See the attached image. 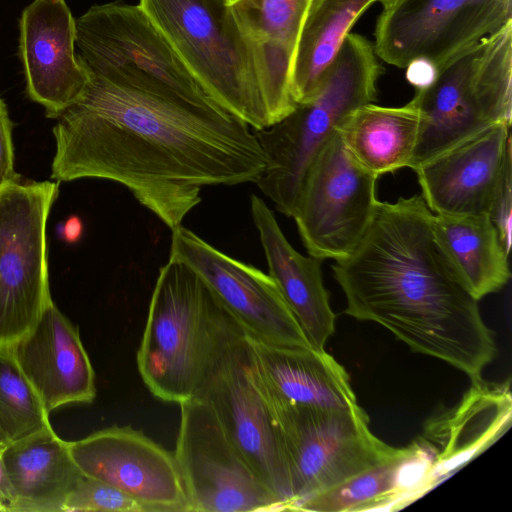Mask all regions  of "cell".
<instances>
[{
  "label": "cell",
  "instance_id": "6da1fadb",
  "mask_svg": "<svg viewBox=\"0 0 512 512\" xmlns=\"http://www.w3.org/2000/svg\"><path fill=\"white\" fill-rule=\"evenodd\" d=\"M87 73L82 95L54 117L52 179L120 183L173 230L203 186L255 182L263 172L255 133L229 112Z\"/></svg>",
  "mask_w": 512,
  "mask_h": 512
},
{
  "label": "cell",
  "instance_id": "7a4b0ae2",
  "mask_svg": "<svg viewBox=\"0 0 512 512\" xmlns=\"http://www.w3.org/2000/svg\"><path fill=\"white\" fill-rule=\"evenodd\" d=\"M421 195L378 201L362 238L332 264L345 314L375 322L413 351L481 379L497 348Z\"/></svg>",
  "mask_w": 512,
  "mask_h": 512
},
{
  "label": "cell",
  "instance_id": "3957f363",
  "mask_svg": "<svg viewBox=\"0 0 512 512\" xmlns=\"http://www.w3.org/2000/svg\"><path fill=\"white\" fill-rule=\"evenodd\" d=\"M244 332L192 269L169 259L159 270L137 352L141 378L162 401L190 400Z\"/></svg>",
  "mask_w": 512,
  "mask_h": 512
},
{
  "label": "cell",
  "instance_id": "277c9868",
  "mask_svg": "<svg viewBox=\"0 0 512 512\" xmlns=\"http://www.w3.org/2000/svg\"><path fill=\"white\" fill-rule=\"evenodd\" d=\"M382 74L373 44L349 33L315 94L256 131L266 165L255 182L279 212L292 217L310 164L352 111L376 99Z\"/></svg>",
  "mask_w": 512,
  "mask_h": 512
},
{
  "label": "cell",
  "instance_id": "5b68a950",
  "mask_svg": "<svg viewBox=\"0 0 512 512\" xmlns=\"http://www.w3.org/2000/svg\"><path fill=\"white\" fill-rule=\"evenodd\" d=\"M211 98L256 131L271 125L260 59L228 0H139Z\"/></svg>",
  "mask_w": 512,
  "mask_h": 512
},
{
  "label": "cell",
  "instance_id": "8992f818",
  "mask_svg": "<svg viewBox=\"0 0 512 512\" xmlns=\"http://www.w3.org/2000/svg\"><path fill=\"white\" fill-rule=\"evenodd\" d=\"M420 128L409 168L506 122L512 115V23L441 68L411 99Z\"/></svg>",
  "mask_w": 512,
  "mask_h": 512
},
{
  "label": "cell",
  "instance_id": "52a82bcc",
  "mask_svg": "<svg viewBox=\"0 0 512 512\" xmlns=\"http://www.w3.org/2000/svg\"><path fill=\"white\" fill-rule=\"evenodd\" d=\"M75 26L77 55L89 72L115 83L224 110L139 4L115 1L93 5L75 19Z\"/></svg>",
  "mask_w": 512,
  "mask_h": 512
},
{
  "label": "cell",
  "instance_id": "ba28073f",
  "mask_svg": "<svg viewBox=\"0 0 512 512\" xmlns=\"http://www.w3.org/2000/svg\"><path fill=\"white\" fill-rule=\"evenodd\" d=\"M271 408L280 427L291 478L293 501L288 511L389 459L399 449L371 432L369 417L358 404L340 409Z\"/></svg>",
  "mask_w": 512,
  "mask_h": 512
},
{
  "label": "cell",
  "instance_id": "9c48e42d",
  "mask_svg": "<svg viewBox=\"0 0 512 512\" xmlns=\"http://www.w3.org/2000/svg\"><path fill=\"white\" fill-rule=\"evenodd\" d=\"M57 195L50 181L0 188V347L29 331L51 300L46 225Z\"/></svg>",
  "mask_w": 512,
  "mask_h": 512
},
{
  "label": "cell",
  "instance_id": "30bf717a",
  "mask_svg": "<svg viewBox=\"0 0 512 512\" xmlns=\"http://www.w3.org/2000/svg\"><path fill=\"white\" fill-rule=\"evenodd\" d=\"M377 180L353 158L337 130L310 164L292 215L310 256L335 261L354 249L379 201Z\"/></svg>",
  "mask_w": 512,
  "mask_h": 512
},
{
  "label": "cell",
  "instance_id": "8fae6325",
  "mask_svg": "<svg viewBox=\"0 0 512 512\" xmlns=\"http://www.w3.org/2000/svg\"><path fill=\"white\" fill-rule=\"evenodd\" d=\"M512 23V0H397L380 13L378 58L398 68L417 59L437 71Z\"/></svg>",
  "mask_w": 512,
  "mask_h": 512
},
{
  "label": "cell",
  "instance_id": "7c38bea8",
  "mask_svg": "<svg viewBox=\"0 0 512 512\" xmlns=\"http://www.w3.org/2000/svg\"><path fill=\"white\" fill-rule=\"evenodd\" d=\"M174 457L190 512L283 511L233 445L209 404L194 397L181 404Z\"/></svg>",
  "mask_w": 512,
  "mask_h": 512
},
{
  "label": "cell",
  "instance_id": "4fadbf2b",
  "mask_svg": "<svg viewBox=\"0 0 512 512\" xmlns=\"http://www.w3.org/2000/svg\"><path fill=\"white\" fill-rule=\"evenodd\" d=\"M195 397L209 404L233 445L288 511L293 492L283 438L253 376L245 332L225 348Z\"/></svg>",
  "mask_w": 512,
  "mask_h": 512
},
{
  "label": "cell",
  "instance_id": "5bb4252c",
  "mask_svg": "<svg viewBox=\"0 0 512 512\" xmlns=\"http://www.w3.org/2000/svg\"><path fill=\"white\" fill-rule=\"evenodd\" d=\"M171 231L169 259L192 269L246 334L276 346H312L270 275L182 225Z\"/></svg>",
  "mask_w": 512,
  "mask_h": 512
},
{
  "label": "cell",
  "instance_id": "9a60e30c",
  "mask_svg": "<svg viewBox=\"0 0 512 512\" xmlns=\"http://www.w3.org/2000/svg\"><path fill=\"white\" fill-rule=\"evenodd\" d=\"M79 470L125 493L145 512H190L174 454L130 426L67 441Z\"/></svg>",
  "mask_w": 512,
  "mask_h": 512
},
{
  "label": "cell",
  "instance_id": "2e32d148",
  "mask_svg": "<svg viewBox=\"0 0 512 512\" xmlns=\"http://www.w3.org/2000/svg\"><path fill=\"white\" fill-rule=\"evenodd\" d=\"M19 31L27 93L54 118L82 95L89 79L75 51V18L64 0H34L22 12Z\"/></svg>",
  "mask_w": 512,
  "mask_h": 512
},
{
  "label": "cell",
  "instance_id": "e0dca14e",
  "mask_svg": "<svg viewBox=\"0 0 512 512\" xmlns=\"http://www.w3.org/2000/svg\"><path fill=\"white\" fill-rule=\"evenodd\" d=\"M8 348L49 414L94 400L95 374L79 331L52 299L31 329Z\"/></svg>",
  "mask_w": 512,
  "mask_h": 512
},
{
  "label": "cell",
  "instance_id": "ac0fdd59",
  "mask_svg": "<svg viewBox=\"0 0 512 512\" xmlns=\"http://www.w3.org/2000/svg\"><path fill=\"white\" fill-rule=\"evenodd\" d=\"M510 125L497 123L414 170L421 196L432 213L488 215L511 147Z\"/></svg>",
  "mask_w": 512,
  "mask_h": 512
},
{
  "label": "cell",
  "instance_id": "d6986e66",
  "mask_svg": "<svg viewBox=\"0 0 512 512\" xmlns=\"http://www.w3.org/2000/svg\"><path fill=\"white\" fill-rule=\"evenodd\" d=\"M253 376L274 407L350 408L357 404L346 369L324 349L284 347L245 333Z\"/></svg>",
  "mask_w": 512,
  "mask_h": 512
},
{
  "label": "cell",
  "instance_id": "ffe728a7",
  "mask_svg": "<svg viewBox=\"0 0 512 512\" xmlns=\"http://www.w3.org/2000/svg\"><path fill=\"white\" fill-rule=\"evenodd\" d=\"M251 215L269 268L283 299L310 344L324 346L335 330L336 315L324 287L321 260L296 251L282 232L274 213L256 195L250 199Z\"/></svg>",
  "mask_w": 512,
  "mask_h": 512
},
{
  "label": "cell",
  "instance_id": "44dd1931",
  "mask_svg": "<svg viewBox=\"0 0 512 512\" xmlns=\"http://www.w3.org/2000/svg\"><path fill=\"white\" fill-rule=\"evenodd\" d=\"M510 422L508 386L473 381L462 400L431 419L418 439L431 455L435 484L490 446Z\"/></svg>",
  "mask_w": 512,
  "mask_h": 512
},
{
  "label": "cell",
  "instance_id": "7402d4cb",
  "mask_svg": "<svg viewBox=\"0 0 512 512\" xmlns=\"http://www.w3.org/2000/svg\"><path fill=\"white\" fill-rule=\"evenodd\" d=\"M9 512H64L82 472L51 425L2 446Z\"/></svg>",
  "mask_w": 512,
  "mask_h": 512
},
{
  "label": "cell",
  "instance_id": "603a6c76",
  "mask_svg": "<svg viewBox=\"0 0 512 512\" xmlns=\"http://www.w3.org/2000/svg\"><path fill=\"white\" fill-rule=\"evenodd\" d=\"M434 485L431 455L417 440L389 459L305 499L294 511L397 510Z\"/></svg>",
  "mask_w": 512,
  "mask_h": 512
},
{
  "label": "cell",
  "instance_id": "cb8c5ba5",
  "mask_svg": "<svg viewBox=\"0 0 512 512\" xmlns=\"http://www.w3.org/2000/svg\"><path fill=\"white\" fill-rule=\"evenodd\" d=\"M310 1L235 0L230 3L256 47L271 125L296 106L290 91V69Z\"/></svg>",
  "mask_w": 512,
  "mask_h": 512
},
{
  "label": "cell",
  "instance_id": "d4e9b609",
  "mask_svg": "<svg viewBox=\"0 0 512 512\" xmlns=\"http://www.w3.org/2000/svg\"><path fill=\"white\" fill-rule=\"evenodd\" d=\"M419 128V110L410 100L399 107L362 105L337 130L358 164L379 178L409 166Z\"/></svg>",
  "mask_w": 512,
  "mask_h": 512
},
{
  "label": "cell",
  "instance_id": "484cf974",
  "mask_svg": "<svg viewBox=\"0 0 512 512\" xmlns=\"http://www.w3.org/2000/svg\"><path fill=\"white\" fill-rule=\"evenodd\" d=\"M378 0H311L298 35L290 69L296 104L308 101L358 18Z\"/></svg>",
  "mask_w": 512,
  "mask_h": 512
},
{
  "label": "cell",
  "instance_id": "4316f807",
  "mask_svg": "<svg viewBox=\"0 0 512 512\" xmlns=\"http://www.w3.org/2000/svg\"><path fill=\"white\" fill-rule=\"evenodd\" d=\"M434 215L439 239L468 291L480 301L502 289L511 276L509 254L489 216Z\"/></svg>",
  "mask_w": 512,
  "mask_h": 512
},
{
  "label": "cell",
  "instance_id": "83f0119b",
  "mask_svg": "<svg viewBox=\"0 0 512 512\" xmlns=\"http://www.w3.org/2000/svg\"><path fill=\"white\" fill-rule=\"evenodd\" d=\"M48 426L49 413L19 369L9 348L0 347V433L5 444Z\"/></svg>",
  "mask_w": 512,
  "mask_h": 512
},
{
  "label": "cell",
  "instance_id": "f1b7e54d",
  "mask_svg": "<svg viewBox=\"0 0 512 512\" xmlns=\"http://www.w3.org/2000/svg\"><path fill=\"white\" fill-rule=\"evenodd\" d=\"M71 511L145 512L133 498L83 473L64 505V512Z\"/></svg>",
  "mask_w": 512,
  "mask_h": 512
},
{
  "label": "cell",
  "instance_id": "f546056e",
  "mask_svg": "<svg viewBox=\"0 0 512 512\" xmlns=\"http://www.w3.org/2000/svg\"><path fill=\"white\" fill-rule=\"evenodd\" d=\"M488 216L497 229L505 251L509 254L512 230V146L506 153Z\"/></svg>",
  "mask_w": 512,
  "mask_h": 512
},
{
  "label": "cell",
  "instance_id": "4dcf8cb0",
  "mask_svg": "<svg viewBox=\"0 0 512 512\" xmlns=\"http://www.w3.org/2000/svg\"><path fill=\"white\" fill-rule=\"evenodd\" d=\"M18 182L14 169L12 122L4 101L0 98V188Z\"/></svg>",
  "mask_w": 512,
  "mask_h": 512
},
{
  "label": "cell",
  "instance_id": "1f68e13d",
  "mask_svg": "<svg viewBox=\"0 0 512 512\" xmlns=\"http://www.w3.org/2000/svg\"><path fill=\"white\" fill-rule=\"evenodd\" d=\"M406 69V78L416 89L430 85L438 72L432 63L424 59H417L410 62Z\"/></svg>",
  "mask_w": 512,
  "mask_h": 512
},
{
  "label": "cell",
  "instance_id": "d6a6232c",
  "mask_svg": "<svg viewBox=\"0 0 512 512\" xmlns=\"http://www.w3.org/2000/svg\"><path fill=\"white\" fill-rule=\"evenodd\" d=\"M83 225L78 217H70L63 227L64 239L72 243L77 241L82 234Z\"/></svg>",
  "mask_w": 512,
  "mask_h": 512
},
{
  "label": "cell",
  "instance_id": "836d02e7",
  "mask_svg": "<svg viewBox=\"0 0 512 512\" xmlns=\"http://www.w3.org/2000/svg\"><path fill=\"white\" fill-rule=\"evenodd\" d=\"M2 446H0V453H1ZM0 504L4 508V511H8V500H7L6 488H5L4 478H3L2 469H1V462H0Z\"/></svg>",
  "mask_w": 512,
  "mask_h": 512
},
{
  "label": "cell",
  "instance_id": "e575fe53",
  "mask_svg": "<svg viewBox=\"0 0 512 512\" xmlns=\"http://www.w3.org/2000/svg\"><path fill=\"white\" fill-rule=\"evenodd\" d=\"M396 1L397 0H378V2H380L382 4L383 8L390 6L391 4H393Z\"/></svg>",
  "mask_w": 512,
  "mask_h": 512
},
{
  "label": "cell",
  "instance_id": "d590c367",
  "mask_svg": "<svg viewBox=\"0 0 512 512\" xmlns=\"http://www.w3.org/2000/svg\"><path fill=\"white\" fill-rule=\"evenodd\" d=\"M5 445V441L0 433V446Z\"/></svg>",
  "mask_w": 512,
  "mask_h": 512
},
{
  "label": "cell",
  "instance_id": "8d00e7d4",
  "mask_svg": "<svg viewBox=\"0 0 512 512\" xmlns=\"http://www.w3.org/2000/svg\"><path fill=\"white\" fill-rule=\"evenodd\" d=\"M0 511H4V508L2 507L1 504H0Z\"/></svg>",
  "mask_w": 512,
  "mask_h": 512
},
{
  "label": "cell",
  "instance_id": "74e56055",
  "mask_svg": "<svg viewBox=\"0 0 512 512\" xmlns=\"http://www.w3.org/2000/svg\"><path fill=\"white\" fill-rule=\"evenodd\" d=\"M228 1H229V3H232V2H234L235 0H228Z\"/></svg>",
  "mask_w": 512,
  "mask_h": 512
}]
</instances>
